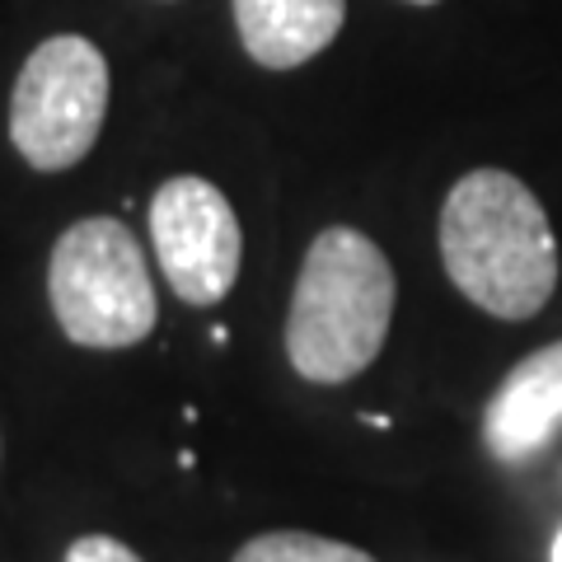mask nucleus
I'll list each match as a JSON object with an SVG mask.
<instances>
[{"instance_id": "obj_8", "label": "nucleus", "mask_w": 562, "mask_h": 562, "mask_svg": "<svg viewBox=\"0 0 562 562\" xmlns=\"http://www.w3.org/2000/svg\"><path fill=\"white\" fill-rule=\"evenodd\" d=\"M231 562H375L366 549H351L342 539H324L310 530H272L254 535Z\"/></svg>"}, {"instance_id": "obj_4", "label": "nucleus", "mask_w": 562, "mask_h": 562, "mask_svg": "<svg viewBox=\"0 0 562 562\" xmlns=\"http://www.w3.org/2000/svg\"><path fill=\"white\" fill-rule=\"evenodd\" d=\"M109 57L80 33H57L29 52L10 90V140L29 169H76L109 117Z\"/></svg>"}, {"instance_id": "obj_11", "label": "nucleus", "mask_w": 562, "mask_h": 562, "mask_svg": "<svg viewBox=\"0 0 562 562\" xmlns=\"http://www.w3.org/2000/svg\"><path fill=\"white\" fill-rule=\"evenodd\" d=\"M408 5H436V0H408Z\"/></svg>"}, {"instance_id": "obj_10", "label": "nucleus", "mask_w": 562, "mask_h": 562, "mask_svg": "<svg viewBox=\"0 0 562 562\" xmlns=\"http://www.w3.org/2000/svg\"><path fill=\"white\" fill-rule=\"evenodd\" d=\"M553 562H562V530H558V539H553Z\"/></svg>"}, {"instance_id": "obj_6", "label": "nucleus", "mask_w": 562, "mask_h": 562, "mask_svg": "<svg viewBox=\"0 0 562 562\" xmlns=\"http://www.w3.org/2000/svg\"><path fill=\"white\" fill-rule=\"evenodd\" d=\"M562 427V338L516 361L483 408V446L492 460L520 464Z\"/></svg>"}, {"instance_id": "obj_2", "label": "nucleus", "mask_w": 562, "mask_h": 562, "mask_svg": "<svg viewBox=\"0 0 562 562\" xmlns=\"http://www.w3.org/2000/svg\"><path fill=\"white\" fill-rule=\"evenodd\" d=\"M398 281L384 249L351 231L328 225L310 239L286 310V361L310 384H347L371 371L394 324Z\"/></svg>"}, {"instance_id": "obj_3", "label": "nucleus", "mask_w": 562, "mask_h": 562, "mask_svg": "<svg viewBox=\"0 0 562 562\" xmlns=\"http://www.w3.org/2000/svg\"><path fill=\"white\" fill-rule=\"evenodd\" d=\"M47 301L66 338L90 351L136 347L160 324L150 262L117 216H85L57 235Z\"/></svg>"}, {"instance_id": "obj_7", "label": "nucleus", "mask_w": 562, "mask_h": 562, "mask_svg": "<svg viewBox=\"0 0 562 562\" xmlns=\"http://www.w3.org/2000/svg\"><path fill=\"white\" fill-rule=\"evenodd\" d=\"M244 52L262 70H295L333 47L347 0H231Z\"/></svg>"}, {"instance_id": "obj_9", "label": "nucleus", "mask_w": 562, "mask_h": 562, "mask_svg": "<svg viewBox=\"0 0 562 562\" xmlns=\"http://www.w3.org/2000/svg\"><path fill=\"white\" fill-rule=\"evenodd\" d=\"M61 562H146V558H140L136 549H127L122 539H113V535H80L66 549Z\"/></svg>"}, {"instance_id": "obj_5", "label": "nucleus", "mask_w": 562, "mask_h": 562, "mask_svg": "<svg viewBox=\"0 0 562 562\" xmlns=\"http://www.w3.org/2000/svg\"><path fill=\"white\" fill-rule=\"evenodd\" d=\"M150 244L169 291L183 305H216L235 291L244 231L231 198L198 173L165 179L150 198Z\"/></svg>"}, {"instance_id": "obj_1", "label": "nucleus", "mask_w": 562, "mask_h": 562, "mask_svg": "<svg viewBox=\"0 0 562 562\" xmlns=\"http://www.w3.org/2000/svg\"><path fill=\"white\" fill-rule=\"evenodd\" d=\"M441 262L454 291L492 319L525 324L558 291L549 211L506 169H469L441 206Z\"/></svg>"}]
</instances>
